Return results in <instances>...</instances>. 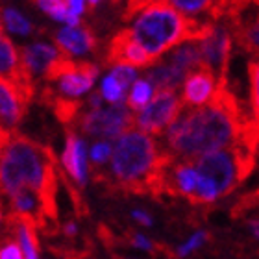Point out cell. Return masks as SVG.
Here are the masks:
<instances>
[{
	"instance_id": "obj_16",
	"label": "cell",
	"mask_w": 259,
	"mask_h": 259,
	"mask_svg": "<svg viewBox=\"0 0 259 259\" xmlns=\"http://www.w3.org/2000/svg\"><path fill=\"white\" fill-rule=\"evenodd\" d=\"M145 78L150 81L152 87L156 89V93L176 91V89H178L182 83H185V80H187L184 74H180L178 70L174 69V67H170L167 61H157V63H154L150 69H148Z\"/></svg>"
},
{
	"instance_id": "obj_34",
	"label": "cell",
	"mask_w": 259,
	"mask_h": 259,
	"mask_svg": "<svg viewBox=\"0 0 259 259\" xmlns=\"http://www.w3.org/2000/svg\"><path fill=\"white\" fill-rule=\"evenodd\" d=\"M257 6H259V4H257Z\"/></svg>"
},
{
	"instance_id": "obj_8",
	"label": "cell",
	"mask_w": 259,
	"mask_h": 259,
	"mask_svg": "<svg viewBox=\"0 0 259 259\" xmlns=\"http://www.w3.org/2000/svg\"><path fill=\"white\" fill-rule=\"evenodd\" d=\"M204 70H209L219 83H226L228 63L232 54V32L221 21H215L204 39H200Z\"/></svg>"
},
{
	"instance_id": "obj_1",
	"label": "cell",
	"mask_w": 259,
	"mask_h": 259,
	"mask_svg": "<svg viewBox=\"0 0 259 259\" xmlns=\"http://www.w3.org/2000/svg\"><path fill=\"white\" fill-rule=\"evenodd\" d=\"M254 126L255 122L243 113L226 83H219L215 98L207 106L184 108L176 122L163 134V150L172 157L196 159L211 152L233 148Z\"/></svg>"
},
{
	"instance_id": "obj_26",
	"label": "cell",
	"mask_w": 259,
	"mask_h": 259,
	"mask_svg": "<svg viewBox=\"0 0 259 259\" xmlns=\"http://www.w3.org/2000/svg\"><path fill=\"white\" fill-rule=\"evenodd\" d=\"M205 241H207V232H196L187 243H184L178 248V257H187L189 254H193L194 250H198Z\"/></svg>"
},
{
	"instance_id": "obj_10",
	"label": "cell",
	"mask_w": 259,
	"mask_h": 259,
	"mask_svg": "<svg viewBox=\"0 0 259 259\" xmlns=\"http://www.w3.org/2000/svg\"><path fill=\"white\" fill-rule=\"evenodd\" d=\"M108 61L113 65H130V67H148L154 63V60L135 41L130 30H122L111 39L108 49Z\"/></svg>"
},
{
	"instance_id": "obj_3",
	"label": "cell",
	"mask_w": 259,
	"mask_h": 259,
	"mask_svg": "<svg viewBox=\"0 0 259 259\" xmlns=\"http://www.w3.org/2000/svg\"><path fill=\"white\" fill-rule=\"evenodd\" d=\"M174 157L161 150L148 134L130 130L117 139L111 174L117 184L134 193H163V172Z\"/></svg>"
},
{
	"instance_id": "obj_2",
	"label": "cell",
	"mask_w": 259,
	"mask_h": 259,
	"mask_svg": "<svg viewBox=\"0 0 259 259\" xmlns=\"http://www.w3.org/2000/svg\"><path fill=\"white\" fill-rule=\"evenodd\" d=\"M56 159L52 152L26 137H11L0 157V187L13 196L21 189H32L56 209Z\"/></svg>"
},
{
	"instance_id": "obj_29",
	"label": "cell",
	"mask_w": 259,
	"mask_h": 259,
	"mask_svg": "<svg viewBox=\"0 0 259 259\" xmlns=\"http://www.w3.org/2000/svg\"><path fill=\"white\" fill-rule=\"evenodd\" d=\"M89 104H91L93 109H102V95H100V93H95V95H91V98H89Z\"/></svg>"
},
{
	"instance_id": "obj_13",
	"label": "cell",
	"mask_w": 259,
	"mask_h": 259,
	"mask_svg": "<svg viewBox=\"0 0 259 259\" xmlns=\"http://www.w3.org/2000/svg\"><path fill=\"white\" fill-rule=\"evenodd\" d=\"M65 170L74 180L78 185H85L87 182V148L85 143L74 134L67 132V141H65L63 156H61Z\"/></svg>"
},
{
	"instance_id": "obj_12",
	"label": "cell",
	"mask_w": 259,
	"mask_h": 259,
	"mask_svg": "<svg viewBox=\"0 0 259 259\" xmlns=\"http://www.w3.org/2000/svg\"><path fill=\"white\" fill-rule=\"evenodd\" d=\"M26 106L28 98L15 83L0 80V130L11 134L13 128L21 122Z\"/></svg>"
},
{
	"instance_id": "obj_33",
	"label": "cell",
	"mask_w": 259,
	"mask_h": 259,
	"mask_svg": "<svg viewBox=\"0 0 259 259\" xmlns=\"http://www.w3.org/2000/svg\"><path fill=\"white\" fill-rule=\"evenodd\" d=\"M4 37V28H2V19H0V39Z\"/></svg>"
},
{
	"instance_id": "obj_30",
	"label": "cell",
	"mask_w": 259,
	"mask_h": 259,
	"mask_svg": "<svg viewBox=\"0 0 259 259\" xmlns=\"http://www.w3.org/2000/svg\"><path fill=\"white\" fill-rule=\"evenodd\" d=\"M248 228H250V232L254 233V237L259 239V219H252V221H248Z\"/></svg>"
},
{
	"instance_id": "obj_11",
	"label": "cell",
	"mask_w": 259,
	"mask_h": 259,
	"mask_svg": "<svg viewBox=\"0 0 259 259\" xmlns=\"http://www.w3.org/2000/svg\"><path fill=\"white\" fill-rule=\"evenodd\" d=\"M63 56L56 47L47 43H32L24 47L21 52L22 70L24 74L33 81L35 76H47L49 70L54 67L56 61H60Z\"/></svg>"
},
{
	"instance_id": "obj_27",
	"label": "cell",
	"mask_w": 259,
	"mask_h": 259,
	"mask_svg": "<svg viewBox=\"0 0 259 259\" xmlns=\"http://www.w3.org/2000/svg\"><path fill=\"white\" fill-rule=\"evenodd\" d=\"M132 241H134L135 246H137V248H141V250H148V252H152V250H154V244H152L150 241L145 237V235H141V233H135Z\"/></svg>"
},
{
	"instance_id": "obj_6",
	"label": "cell",
	"mask_w": 259,
	"mask_h": 259,
	"mask_svg": "<svg viewBox=\"0 0 259 259\" xmlns=\"http://www.w3.org/2000/svg\"><path fill=\"white\" fill-rule=\"evenodd\" d=\"M184 111L182 97L176 91H159L152 102L135 117V126L148 135H161L176 122Z\"/></svg>"
},
{
	"instance_id": "obj_20",
	"label": "cell",
	"mask_w": 259,
	"mask_h": 259,
	"mask_svg": "<svg viewBox=\"0 0 259 259\" xmlns=\"http://www.w3.org/2000/svg\"><path fill=\"white\" fill-rule=\"evenodd\" d=\"M100 95H102L104 100H108L109 104L113 106H122L126 97V89L120 85L119 81L115 80L113 76L108 74L102 80V85H100Z\"/></svg>"
},
{
	"instance_id": "obj_32",
	"label": "cell",
	"mask_w": 259,
	"mask_h": 259,
	"mask_svg": "<svg viewBox=\"0 0 259 259\" xmlns=\"http://www.w3.org/2000/svg\"><path fill=\"white\" fill-rule=\"evenodd\" d=\"M2 222H4V213H2V204H0V233H2Z\"/></svg>"
},
{
	"instance_id": "obj_21",
	"label": "cell",
	"mask_w": 259,
	"mask_h": 259,
	"mask_svg": "<svg viewBox=\"0 0 259 259\" xmlns=\"http://www.w3.org/2000/svg\"><path fill=\"white\" fill-rule=\"evenodd\" d=\"M250 76V102H252V119L259 130V58L248 65Z\"/></svg>"
},
{
	"instance_id": "obj_28",
	"label": "cell",
	"mask_w": 259,
	"mask_h": 259,
	"mask_svg": "<svg viewBox=\"0 0 259 259\" xmlns=\"http://www.w3.org/2000/svg\"><path fill=\"white\" fill-rule=\"evenodd\" d=\"M132 217H134L135 221L139 222V224H143V226H152V219L148 215H146L145 211L141 209H135L134 213H132Z\"/></svg>"
},
{
	"instance_id": "obj_17",
	"label": "cell",
	"mask_w": 259,
	"mask_h": 259,
	"mask_svg": "<svg viewBox=\"0 0 259 259\" xmlns=\"http://www.w3.org/2000/svg\"><path fill=\"white\" fill-rule=\"evenodd\" d=\"M156 95V89L152 87V83L146 78H139L132 85L128 98H126V106L132 111H143V109L152 102V98Z\"/></svg>"
},
{
	"instance_id": "obj_22",
	"label": "cell",
	"mask_w": 259,
	"mask_h": 259,
	"mask_svg": "<svg viewBox=\"0 0 259 259\" xmlns=\"http://www.w3.org/2000/svg\"><path fill=\"white\" fill-rule=\"evenodd\" d=\"M8 233L0 243V259H24V250L19 237L13 235V228L8 226Z\"/></svg>"
},
{
	"instance_id": "obj_23",
	"label": "cell",
	"mask_w": 259,
	"mask_h": 259,
	"mask_svg": "<svg viewBox=\"0 0 259 259\" xmlns=\"http://www.w3.org/2000/svg\"><path fill=\"white\" fill-rule=\"evenodd\" d=\"M172 6L180 13H185L187 17L193 15H200L204 11H211L213 10V2H207V0H174Z\"/></svg>"
},
{
	"instance_id": "obj_24",
	"label": "cell",
	"mask_w": 259,
	"mask_h": 259,
	"mask_svg": "<svg viewBox=\"0 0 259 259\" xmlns=\"http://www.w3.org/2000/svg\"><path fill=\"white\" fill-rule=\"evenodd\" d=\"M109 74L113 76L126 91H128V87H132L137 81V70H135V67H130V65H113Z\"/></svg>"
},
{
	"instance_id": "obj_14",
	"label": "cell",
	"mask_w": 259,
	"mask_h": 259,
	"mask_svg": "<svg viewBox=\"0 0 259 259\" xmlns=\"http://www.w3.org/2000/svg\"><path fill=\"white\" fill-rule=\"evenodd\" d=\"M56 43L60 47V52L67 56H81L95 49V35L85 26H63L56 32Z\"/></svg>"
},
{
	"instance_id": "obj_7",
	"label": "cell",
	"mask_w": 259,
	"mask_h": 259,
	"mask_svg": "<svg viewBox=\"0 0 259 259\" xmlns=\"http://www.w3.org/2000/svg\"><path fill=\"white\" fill-rule=\"evenodd\" d=\"M135 124V117L128 106H111V108L91 109L81 117L80 128L83 134L102 139H119L128 134Z\"/></svg>"
},
{
	"instance_id": "obj_25",
	"label": "cell",
	"mask_w": 259,
	"mask_h": 259,
	"mask_svg": "<svg viewBox=\"0 0 259 259\" xmlns=\"http://www.w3.org/2000/svg\"><path fill=\"white\" fill-rule=\"evenodd\" d=\"M89 157H91V161L95 165H104V163H108L113 157V146L109 145L108 141H97L91 146Z\"/></svg>"
},
{
	"instance_id": "obj_4",
	"label": "cell",
	"mask_w": 259,
	"mask_h": 259,
	"mask_svg": "<svg viewBox=\"0 0 259 259\" xmlns=\"http://www.w3.org/2000/svg\"><path fill=\"white\" fill-rule=\"evenodd\" d=\"M132 6L130 15L134 22L130 32L152 60L191 41L193 21L180 13L172 2H143Z\"/></svg>"
},
{
	"instance_id": "obj_15",
	"label": "cell",
	"mask_w": 259,
	"mask_h": 259,
	"mask_svg": "<svg viewBox=\"0 0 259 259\" xmlns=\"http://www.w3.org/2000/svg\"><path fill=\"white\" fill-rule=\"evenodd\" d=\"M165 61L178 70L180 74H184L185 78L196 72V70L204 69L202 50H200L198 41H185V43L178 45L176 49L168 52V58Z\"/></svg>"
},
{
	"instance_id": "obj_9",
	"label": "cell",
	"mask_w": 259,
	"mask_h": 259,
	"mask_svg": "<svg viewBox=\"0 0 259 259\" xmlns=\"http://www.w3.org/2000/svg\"><path fill=\"white\" fill-rule=\"evenodd\" d=\"M219 89V80L211 74L209 70H196L187 76L182 91V102L187 109L204 108L215 98Z\"/></svg>"
},
{
	"instance_id": "obj_19",
	"label": "cell",
	"mask_w": 259,
	"mask_h": 259,
	"mask_svg": "<svg viewBox=\"0 0 259 259\" xmlns=\"http://www.w3.org/2000/svg\"><path fill=\"white\" fill-rule=\"evenodd\" d=\"M37 6L47 15L52 17L54 21L67 22V26H80L81 24L80 19L70 13L69 2H63V0H41V2H37Z\"/></svg>"
},
{
	"instance_id": "obj_31",
	"label": "cell",
	"mask_w": 259,
	"mask_h": 259,
	"mask_svg": "<svg viewBox=\"0 0 259 259\" xmlns=\"http://www.w3.org/2000/svg\"><path fill=\"white\" fill-rule=\"evenodd\" d=\"M76 232H78V228H76L74 222H69V224H65V233H67L69 237H72V235H76Z\"/></svg>"
},
{
	"instance_id": "obj_5",
	"label": "cell",
	"mask_w": 259,
	"mask_h": 259,
	"mask_svg": "<svg viewBox=\"0 0 259 259\" xmlns=\"http://www.w3.org/2000/svg\"><path fill=\"white\" fill-rule=\"evenodd\" d=\"M97 78L98 67L95 63H85V61L74 63L65 56L60 61H56L47 74V80L56 81V87L60 95L65 97V100H72L85 95Z\"/></svg>"
},
{
	"instance_id": "obj_18",
	"label": "cell",
	"mask_w": 259,
	"mask_h": 259,
	"mask_svg": "<svg viewBox=\"0 0 259 259\" xmlns=\"http://www.w3.org/2000/svg\"><path fill=\"white\" fill-rule=\"evenodd\" d=\"M0 19H2V24L6 26V30L10 33H15V35H30L33 30L32 22L15 8H2Z\"/></svg>"
}]
</instances>
